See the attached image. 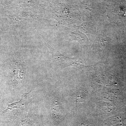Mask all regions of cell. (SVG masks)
I'll return each mask as SVG.
<instances>
[{
    "instance_id": "2",
    "label": "cell",
    "mask_w": 126,
    "mask_h": 126,
    "mask_svg": "<svg viewBox=\"0 0 126 126\" xmlns=\"http://www.w3.org/2000/svg\"><path fill=\"white\" fill-rule=\"evenodd\" d=\"M30 93L25 94H23L22 96V98L19 102H16L11 104H8L7 108L6 109V110L4 111V113H6L10 111L14 110L15 109H19L25 106L27 103V100L28 99Z\"/></svg>"
},
{
    "instance_id": "1",
    "label": "cell",
    "mask_w": 126,
    "mask_h": 126,
    "mask_svg": "<svg viewBox=\"0 0 126 126\" xmlns=\"http://www.w3.org/2000/svg\"><path fill=\"white\" fill-rule=\"evenodd\" d=\"M53 53L55 58L59 61L60 64L64 67L68 66H74L78 67L79 66L83 65L82 61H79L77 59L66 57L63 55L58 53L57 52L55 53L53 51Z\"/></svg>"
}]
</instances>
